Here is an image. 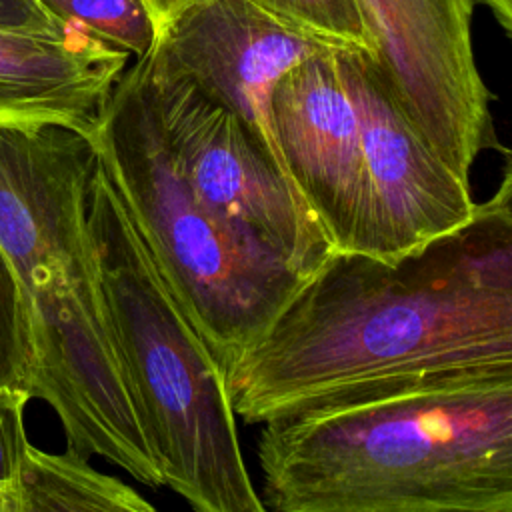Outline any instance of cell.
Listing matches in <instances>:
<instances>
[{
  "instance_id": "1",
  "label": "cell",
  "mask_w": 512,
  "mask_h": 512,
  "mask_svg": "<svg viewBox=\"0 0 512 512\" xmlns=\"http://www.w3.org/2000/svg\"><path fill=\"white\" fill-rule=\"evenodd\" d=\"M470 370H512L510 154L452 232L392 260L332 250L224 378L266 424Z\"/></svg>"
},
{
  "instance_id": "2",
  "label": "cell",
  "mask_w": 512,
  "mask_h": 512,
  "mask_svg": "<svg viewBox=\"0 0 512 512\" xmlns=\"http://www.w3.org/2000/svg\"><path fill=\"white\" fill-rule=\"evenodd\" d=\"M94 140L62 122L0 120V248L34 340L32 398L58 416L66 450L160 488L100 282L88 224Z\"/></svg>"
},
{
  "instance_id": "3",
  "label": "cell",
  "mask_w": 512,
  "mask_h": 512,
  "mask_svg": "<svg viewBox=\"0 0 512 512\" xmlns=\"http://www.w3.org/2000/svg\"><path fill=\"white\" fill-rule=\"evenodd\" d=\"M268 512H512V370L262 424Z\"/></svg>"
},
{
  "instance_id": "4",
  "label": "cell",
  "mask_w": 512,
  "mask_h": 512,
  "mask_svg": "<svg viewBox=\"0 0 512 512\" xmlns=\"http://www.w3.org/2000/svg\"><path fill=\"white\" fill-rule=\"evenodd\" d=\"M88 224L116 350L164 486L194 512H268L240 448L226 378L100 162Z\"/></svg>"
},
{
  "instance_id": "5",
  "label": "cell",
  "mask_w": 512,
  "mask_h": 512,
  "mask_svg": "<svg viewBox=\"0 0 512 512\" xmlns=\"http://www.w3.org/2000/svg\"><path fill=\"white\" fill-rule=\"evenodd\" d=\"M92 140L154 266L226 376L306 278L194 196L166 144L146 56L116 80Z\"/></svg>"
},
{
  "instance_id": "6",
  "label": "cell",
  "mask_w": 512,
  "mask_h": 512,
  "mask_svg": "<svg viewBox=\"0 0 512 512\" xmlns=\"http://www.w3.org/2000/svg\"><path fill=\"white\" fill-rule=\"evenodd\" d=\"M148 72L172 160L194 196L226 226L308 278L332 252L282 166L226 108L192 82Z\"/></svg>"
},
{
  "instance_id": "7",
  "label": "cell",
  "mask_w": 512,
  "mask_h": 512,
  "mask_svg": "<svg viewBox=\"0 0 512 512\" xmlns=\"http://www.w3.org/2000/svg\"><path fill=\"white\" fill-rule=\"evenodd\" d=\"M370 60L428 146L460 178L500 148L472 52L474 0H356Z\"/></svg>"
},
{
  "instance_id": "8",
  "label": "cell",
  "mask_w": 512,
  "mask_h": 512,
  "mask_svg": "<svg viewBox=\"0 0 512 512\" xmlns=\"http://www.w3.org/2000/svg\"><path fill=\"white\" fill-rule=\"evenodd\" d=\"M336 62L360 124L368 194L362 254L392 260L466 224L476 208L470 180L428 146L366 52L338 48Z\"/></svg>"
},
{
  "instance_id": "9",
  "label": "cell",
  "mask_w": 512,
  "mask_h": 512,
  "mask_svg": "<svg viewBox=\"0 0 512 512\" xmlns=\"http://www.w3.org/2000/svg\"><path fill=\"white\" fill-rule=\"evenodd\" d=\"M332 48L340 46L250 0H190L158 32L150 58L232 112L286 172L270 122L272 88L288 68Z\"/></svg>"
},
{
  "instance_id": "10",
  "label": "cell",
  "mask_w": 512,
  "mask_h": 512,
  "mask_svg": "<svg viewBox=\"0 0 512 512\" xmlns=\"http://www.w3.org/2000/svg\"><path fill=\"white\" fill-rule=\"evenodd\" d=\"M336 50L314 54L276 80L270 122L288 178L330 248L362 254L368 194L360 124Z\"/></svg>"
},
{
  "instance_id": "11",
  "label": "cell",
  "mask_w": 512,
  "mask_h": 512,
  "mask_svg": "<svg viewBox=\"0 0 512 512\" xmlns=\"http://www.w3.org/2000/svg\"><path fill=\"white\" fill-rule=\"evenodd\" d=\"M128 54L76 26L0 30V120H50L94 138Z\"/></svg>"
},
{
  "instance_id": "12",
  "label": "cell",
  "mask_w": 512,
  "mask_h": 512,
  "mask_svg": "<svg viewBox=\"0 0 512 512\" xmlns=\"http://www.w3.org/2000/svg\"><path fill=\"white\" fill-rule=\"evenodd\" d=\"M22 512H158L136 488L68 450L28 446L20 482Z\"/></svg>"
},
{
  "instance_id": "13",
  "label": "cell",
  "mask_w": 512,
  "mask_h": 512,
  "mask_svg": "<svg viewBox=\"0 0 512 512\" xmlns=\"http://www.w3.org/2000/svg\"><path fill=\"white\" fill-rule=\"evenodd\" d=\"M60 24L76 26L134 60L150 54L158 30L144 0H38Z\"/></svg>"
},
{
  "instance_id": "14",
  "label": "cell",
  "mask_w": 512,
  "mask_h": 512,
  "mask_svg": "<svg viewBox=\"0 0 512 512\" xmlns=\"http://www.w3.org/2000/svg\"><path fill=\"white\" fill-rule=\"evenodd\" d=\"M34 340L22 288L0 248V388L32 392ZM32 398V394H30Z\"/></svg>"
},
{
  "instance_id": "15",
  "label": "cell",
  "mask_w": 512,
  "mask_h": 512,
  "mask_svg": "<svg viewBox=\"0 0 512 512\" xmlns=\"http://www.w3.org/2000/svg\"><path fill=\"white\" fill-rule=\"evenodd\" d=\"M272 16L340 48L362 50L370 56L356 0H250Z\"/></svg>"
},
{
  "instance_id": "16",
  "label": "cell",
  "mask_w": 512,
  "mask_h": 512,
  "mask_svg": "<svg viewBox=\"0 0 512 512\" xmlns=\"http://www.w3.org/2000/svg\"><path fill=\"white\" fill-rule=\"evenodd\" d=\"M30 394L18 388H0V486L20 488L28 454L24 412Z\"/></svg>"
},
{
  "instance_id": "17",
  "label": "cell",
  "mask_w": 512,
  "mask_h": 512,
  "mask_svg": "<svg viewBox=\"0 0 512 512\" xmlns=\"http://www.w3.org/2000/svg\"><path fill=\"white\" fill-rule=\"evenodd\" d=\"M66 24L56 22L38 0H0V30L50 32Z\"/></svg>"
},
{
  "instance_id": "18",
  "label": "cell",
  "mask_w": 512,
  "mask_h": 512,
  "mask_svg": "<svg viewBox=\"0 0 512 512\" xmlns=\"http://www.w3.org/2000/svg\"><path fill=\"white\" fill-rule=\"evenodd\" d=\"M190 0H144L154 24H156V30L160 32L164 28V24Z\"/></svg>"
},
{
  "instance_id": "19",
  "label": "cell",
  "mask_w": 512,
  "mask_h": 512,
  "mask_svg": "<svg viewBox=\"0 0 512 512\" xmlns=\"http://www.w3.org/2000/svg\"><path fill=\"white\" fill-rule=\"evenodd\" d=\"M482 2L506 34H512V0H478Z\"/></svg>"
},
{
  "instance_id": "20",
  "label": "cell",
  "mask_w": 512,
  "mask_h": 512,
  "mask_svg": "<svg viewBox=\"0 0 512 512\" xmlns=\"http://www.w3.org/2000/svg\"><path fill=\"white\" fill-rule=\"evenodd\" d=\"M0 512H22L20 488H2L0 486Z\"/></svg>"
}]
</instances>
